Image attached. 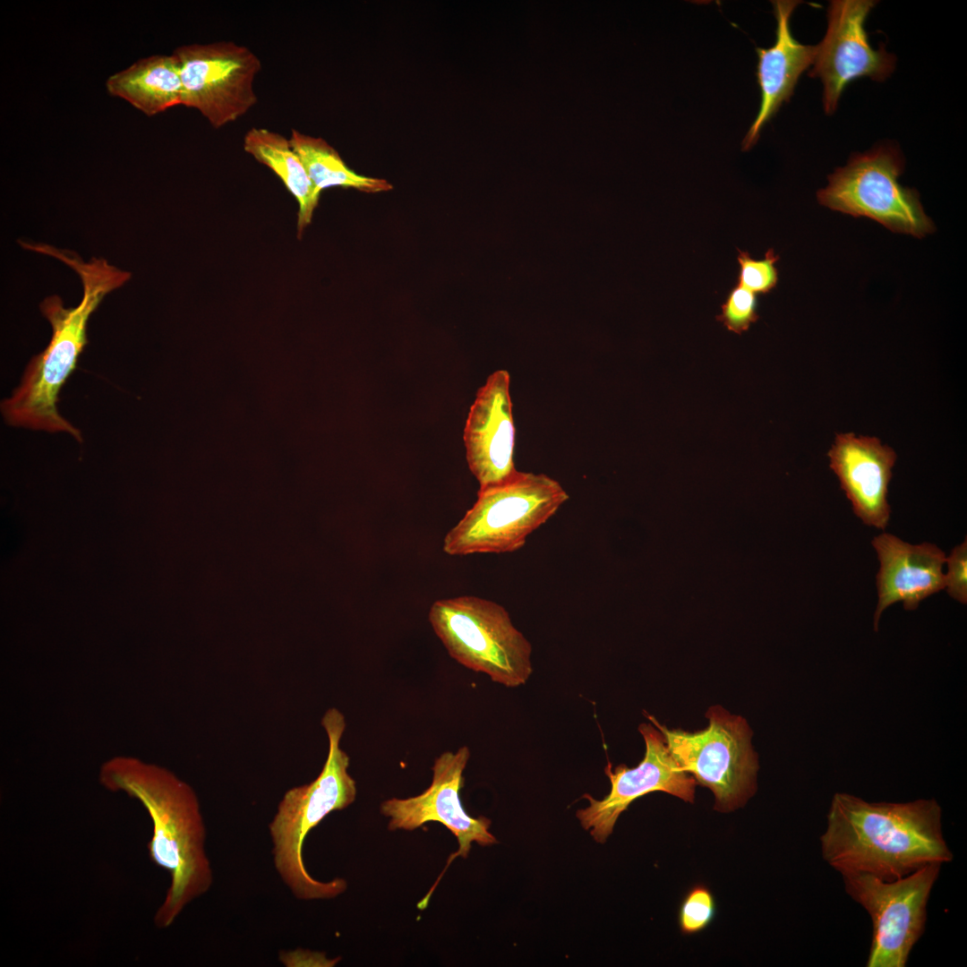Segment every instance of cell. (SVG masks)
Masks as SVG:
<instances>
[{"instance_id":"obj_1","label":"cell","mask_w":967,"mask_h":967,"mask_svg":"<svg viewBox=\"0 0 967 967\" xmlns=\"http://www.w3.org/2000/svg\"><path fill=\"white\" fill-rule=\"evenodd\" d=\"M820 844L823 859L841 875L868 874L884 880L954 858L943 834L942 809L935 799L869 802L836 792Z\"/></svg>"},{"instance_id":"obj_24","label":"cell","mask_w":967,"mask_h":967,"mask_svg":"<svg viewBox=\"0 0 967 967\" xmlns=\"http://www.w3.org/2000/svg\"><path fill=\"white\" fill-rule=\"evenodd\" d=\"M947 573L945 574L947 594L961 603H967V539L954 547L946 558Z\"/></svg>"},{"instance_id":"obj_2","label":"cell","mask_w":967,"mask_h":967,"mask_svg":"<svg viewBox=\"0 0 967 967\" xmlns=\"http://www.w3.org/2000/svg\"><path fill=\"white\" fill-rule=\"evenodd\" d=\"M99 781L111 792H123L138 800L150 817L149 857L170 877L153 922L158 928H169L189 903L213 885L206 851L207 830L198 797L171 771L129 757L105 762Z\"/></svg>"},{"instance_id":"obj_14","label":"cell","mask_w":967,"mask_h":967,"mask_svg":"<svg viewBox=\"0 0 967 967\" xmlns=\"http://www.w3.org/2000/svg\"><path fill=\"white\" fill-rule=\"evenodd\" d=\"M509 373L497 370L477 391L464 429L466 457L479 489L500 484L518 471Z\"/></svg>"},{"instance_id":"obj_25","label":"cell","mask_w":967,"mask_h":967,"mask_svg":"<svg viewBox=\"0 0 967 967\" xmlns=\"http://www.w3.org/2000/svg\"><path fill=\"white\" fill-rule=\"evenodd\" d=\"M279 958L286 966H308L307 960H310L312 965L314 966H333L337 963L338 960H339V958L328 960L325 955L321 953L302 949L292 952H283Z\"/></svg>"},{"instance_id":"obj_21","label":"cell","mask_w":967,"mask_h":967,"mask_svg":"<svg viewBox=\"0 0 967 967\" xmlns=\"http://www.w3.org/2000/svg\"><path fill=\"white\" fill-rule=\"evenodd\" d=\"M716 914V903L712 892L704 885L692 886L685 894L678 911V923L684 935H693L706 929Z\"/></svg>"},{"instance_id":"obj_22","label":"cell","mask_w":967,"mask_h":967,"mask_svg":"<svg viewBox=\"0 0 967 967\" xmlns=\"http://www.w3.org/2000/svg\"><path fill=\"white\" fill-rule=\"evenodd\" d=\"M778 259L773 249L766 252L763 260L753 259L748 252L739 251L737 285L756 295L770 292L778 282V270L775 267Z\"/></svg>"},{"instance_id":"obj_20","label":"cell","mask_w":967,"mask_h":967,"mask_svg":"<svg viewBox=\"0 0 967 967\" xmlns=\"http://www.w3.org/2000/svg\"><path fill=\"white\" fill-rule=\"evenodd\" d=\"M289 141L310 179L321 192L331 186L355 188L364 193L392 189V185L384 179L354 172L345 164L338 152L322 138L293 129Z\"/></svg>"},{"instance_id":"obj_12","label":"cell","mask_w":967,"mask_h":967,"mask_svg":"<svg viewBox=\"0 0 967 967\" xmlns=\"http://www.w3.org/2000/svg\"><path fill=\"white\" fill-rule=\"evenodd\" d=\"M638 731L646 744L640 763L632 768L620 764L604 769L611 791L602 800L590 794L583 798L589 805L577 811L582 827L589 830L595 842L603 843L612 833L622 812L637 799L654 792H663L687 802H693L696 780L683 771L670 753L663 734L652 723H641Z\"/></svg>"},{"instance_id":"obj_3","label":"cell","mask_w":967,"mask_h":967,"mask_svg":"<svg viewBox=\"0 0 967 967\" xmlns=\"http://www.w3.org/2000/svg\"><path fill=\"white\" fill-rule=\"evenodd\" d=\"M74 271L83 287L80 304L65 308L58 295L42 301L39 308L51 325V338L47 347L31 358L20 385L1 403V410L13 426L67 432L81 441V432L58 412V395L88 343L90 315L107 294L124 284V278L118 269L102 260L79 262Z\"/></svg>"},{"instance_id":"obj_6","label":"cell","mask_w":967,"mask_h":967,"mask_svg":"<svg viewBox=\"0 0 967 967\" xmlns=\"http://www.w3.org/2000/svg\"><path fill=\"white\" fill-rule=\"evenodd\" d=\"M428 620L449 656L466 668L507 688L531 677V643L499 603L473 595L437 600Z\"/></svg>"},{"instance_id":"obj_13","label":"cell","mask_w":967,"mask_h":967,"mask_svg":"<svg viewBox=\"0 0 967 967\" xmlns=\"http://www.w3.org/2000/svg\"><path fill=\"white\" fill-rule=\"evenodd\" d=\"M872 0H834L827 10V30L817 52L811 77L823 82L826 114L836 110L845 88L855 79L884 81L895 68V56L884 47L874 49L865 30L866 19L876 4Z\"/></svg>"},{"instance_id":"obj_5","label":"cell","mask_w":967,"mask_h":967,"mask_svg":"<svg viewBox=\"0 0 967 967\" xmlns=\"http://www.w3.org/2000/svg\"><path fill=\"white\" fill-rule=\"evenodd\" d=\"M569 500L559 482L544 474L519 472L479 489L477 500L445 535L451 556L512 552Z\"/></svg>"},{"instance_id":"obj_4","label":"cell","mask_w":967,"mask_h":967,"mask_svg":"<svg viewBox=\"0 0 967 967\" xmlns=\"http://www.w3.org/2000/svg\"><path fill=\"white\" fill-rule=\"evenodd\" d=\"M321 725L328 736L329 752L321 773L311 783L287 791L269 824L275 869L298 900L332 899L347 886L339 877L327 882L314 878L303 859L309 832L331 812L350 806L357 793L356 783L348 773L349 756L340 747L346 729L344 715L329 708Z\"/></svg>"},{"instance_id":"obj_15","label":"cell","mask_w":967,"mask_h":967,"mask_svg":"<svg viewBox=\"0 0 967 967\" xmlns=\"http://www.w3.org/2000/svg\"><path fill=\"white\" fill-rule=\"evenodd\" d=\"M830 467L852 505L868 526L886 529L891 514L888 484L896 453L876 437L840 433L828 451Z\"/></svg>"},{"instance_id":"obj_9","label":"cell","mask_w":967,"mask_h":967,"mask_svg":"<svg viewBox=\"0 0 967 967\" xmlns=\"http://www.w3.org/2000/svg\"><path fill=\"white\" fill-rule=\"evenodd\" d=\"M942 864L931 863L903 877L884 880L851 873L842 875L847 894L872 921L867 967H905L924 933L928 902Z\"/></svg>"},{"instance_id":"obj_17","label":"cell","mask_w":967,"mask_h":967,"mask_svg":"<svg viewBox=\"0 0 967 967\" xmlns=\"http://www.w3.org/2000/svg\"><path fill=\"white\" fill-rule=\"evenodd\" d=\"M776 19L775 41L767 48L757 47V79L761 100L757 115L749 127L742 149L749 150L757 141L764 125L789 101L801 73L813 64L817 47L800 43L792 34L791 16L800 4L793 0L773 1Z\"/></svg>"},{"instance_id":"obj_23","label":"cell","mask_w":967,"mask_h":967,"mask_svg":"<svg viewBox=\"0 0 967 967\" xmlns=\"http://www.w3.org/2000/svg\"><path fill=\"white\" fill-rule=\"evenodd\" d=\"M757 310V295L740 285H736L729 292L724 303L722 304V312L716 319L728 330L741 334L748 330L750 325L758 319Z\"/></svg>"},{"instance_id":"obj_7","label":"cell","mask_w":967,"mask_h":967,"mask_svg":"<svg viewBox=\"0 0 967 967\" xmlns=\"http://www.w3.org/2000/svg\"><path fill=\"white\" fill-rule=\"evenodd\" d=\"M646 715L663 734L679 766L713 792L715 810L732 811L755 793L758 761L751 745L752 731L744 718L715 706L706 714L707 727L690 732L668 729Z\"/></svg>"},{"instance_id":"obj_16","label":"cell","mask_w":967,"mask_h":967,"mask_svg":"<svg viewBox=\"0 0 967 967\" xmlns=\"http://www.w3.org/2000/svg\"><path fill=\"white\" fill-rule=\"evenodd\" d=\"M871 544L880 563L873 621L878 631L880 617L888 606L902 602L905 610L913 611L921 601L945 589L946 557L936 544H911L888 533L874 537Z\"/></svg>"},{"instance_id":"obj_10","label":"cell","mask_w":967,"mask_h":967,"mask_svg":"<svg viewBox=\"0 0 967 967\" xmlns=\"http://www.w3.org/2000/svg\"><path fill=\"white\" fill-rule=\"evenodd\" d=\"M179 59L182 104L197 109L216 128L246 114L257 103L253 82L259 57L233 41L190 44L173 52Z\"/></svg>"},{"instance_id":"obj_19","label":"cell","mask_w":967,"mask_h":967,"mask_svg":"<svg viewBox=\"0 0 967 967\" xmlns=\"http://www.w3.org/2000/svg\"><path fill=\"white\" fill-rule=\"evenodd\" d=\"M244 150L270 167L297 201V228L300 235L311 222L321 191L310 179L289 139L266 128H251L244 138Z\"/></svg>"},{"instance_id":"obj_8","label":"cell","mask_w":967,"mask_h":967,"mask_svg":"<svg viewBox=\"0 0 967 967\" xmlns=\"http://www.w3.org/2000/svg\"><path fill=\"white\" fill-rule=\"evenodd\" d=\"M903 162L899 151L881 146L851 158L828 177L817 193L819 202L834 210L872 218L894 232L922 237L934 226L917 193L903 186Z\"/></svg>"},{"instance_id":"obj_11","label":"cell","mask_w":967,"mask_h":967,"mask_svg":"<svg viewBox=\"0 0 967 967\" xmlns=\"http://www.w3.org/2000/svg\"><path fill=\"white\" fill-rule=\"evenodd\" d=\"M470 757L467 746L456 752L445 751L433 763L431 785L419 795L406 799L390 798L381 802V813L389 818V830H415L427 822H439L457 838L458 849L449 855L441 874L418 903L421 910L429 900L450 863L458 857L466 858L472 843L488 846L497 843L490 832L491 820L470 817L464 809L459 792L464 785L463 773Z\"/></svg>"},{"instance_id":"obj_18","label":"cell","mask_w":967,"mask_h":967,"mask_svg":"<svg viewBox=\"0 0 967 967\" xmlns=\"http://www.w3.org/2000/svg\"><path fill=\"white\" fill-rule=\"evenodd\" d=\"M106 88L148 116L165 112L182 104L179 59L174 53L139 59L110 75Z\"/></svg>"}]
</instances>
